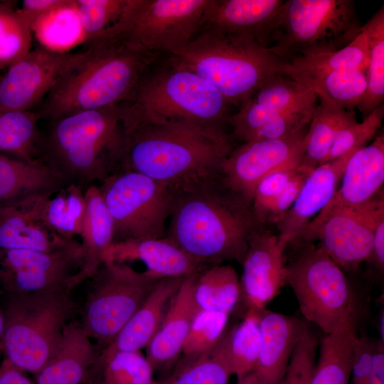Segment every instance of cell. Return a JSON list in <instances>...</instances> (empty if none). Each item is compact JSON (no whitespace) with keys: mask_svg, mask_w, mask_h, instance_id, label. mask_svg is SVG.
Masks as SVG:
<instances>
[{"mask_svg":"<svg viewBox=\"0 0 384 384\" xmlns=\"http://www.w3.org/2000/svg\"><path fill=\"white\" fill-rule=\"evenodd\" d=\"M4 326H5L4 314L3 309L1 306V304H0V359L3 353L2 343H3V338H4Z\"/></svg>","mask_w":384,"mask_h":384,"instance_id":"obj_54","label":"cell"},{"mask_svg":"<svg viewBox=\"0 0 384 384\" xmlns=\"http://www.w3.org/2000/svg\"><path fill=\"white\" fill-rule=\"evenodd\" d=\"M95 366L107 384H155L154 371L141 351L119 352Z\"/></svg>","mask_w":384,"mask_h":384,"instance_id":"obj_42","label":"cell"},{"mask_svg":"<svg viewBox=\"0 0 384 384\" xmlns=\"http://www.w3.org/2000/svg\"><path fill=\"white\" fill-rule=\"evenodd\" d=\"M375 345L365 336H356L351 368L352 384H368L373 368Z\"/></svg>","mask_w":384,"mask_h":384,"instance_id":"obj_49","label":"cell"},{"mask_svg":"<svg viewBox=\"0 0 384 384\" xmlns=\"http://www.w3.org/2000/svg\"><path fill=\"white\" fill-rule=\"evenodd\" d=\"M317 103L315 92L286 74L267 81L254 95L230 114L227 120L230 136L242 143L277 116L294 109Z\"/></svg>","mask_w":384,"mask_h":384,"instance_id":"obj_18","label":"cell"},{"mask_svg":"<svg viewBox=\"0 0 384 384\" xmlns=\"http://www.w3.org/2000/svg\"><path fill=\"white\" fill-rule=\"evenodd\" d=\"M41 117L40 112L0 106V153H7L28 162L39 160L37 148L41 131L38 122Z\"/></svg>","mask_w":384,"mask_h":384,"instance_id":"obj_35","label":"cell"},{"mask_svg":"<svg viewBox=\"0 0 384 384\" xmlns=\"http://www.w3.org/2000/svg\"><path fill=\"white\" fill-rule=\"evenodd\" d=\"M232 375L226 356V330L212 349L179 359L166 380L168 384H228Z\"/></svg>","mask_w":384,"mask_h":384,"instance_id":"obj_37","label":"cell"},{"mask_svg":"<svg viewBox=\"0 0 384 384\" xmlns=\"http://www.w3.org/2000/svg\"><path fill=\"white\" fill-rule=\"evenodd\" d=\"M308 175L299 173L279 195L270 203L265 211L260 225L277 224L292 206Z\"/></svg>","mask_w":384,"mask_h":384,"instance_id":"obj_48","label":"cell"},{"mask_svg":"<svg viewBox=\"0 0 384 384\" xmlns=\"http://www.w3.org/2000/svg\"><path fill=\"white\" fill-rule=\"evenodd\" d=\"M169 220L166 238L203 265L242 264L259 225L251 206L218 179L177 196Z\"/></svg>","mask_w":384,"mask_h":384,"instance_id":"obj_3","label":"cell"},{"mask_svg":"<svg viewBox=\"0 0 384 384\" xmlns=\"http://www.w3.org/2000/svg\"><path fill=\"white\" fill-rule=\"evenodd\" d=\"M318 339L307 325L297 341L280 384H311Z\"/></svg>","mask_w":384,"mask_h":384,"instance_id":"obj_45","label":"cell"},{"mask_svg":"<svg viewBox=\"0 0 384 384\" xmlns=\"http://www.w3.org/2000/svg\"><path fill=\"white\" fill-rule=\"evenodd\" d=\"M85 206V190L70 184L46 197L43 217L55 233L72 240L81 233Z\"/></svg>","mask_w":384,"mask_h":384,"instance_id":"obj_38","label":"cell"},{"mask_svg":"<svg viewBox=\"0 0 384 384\" xmlns=\"http://www.w3.org/2000/svg\"><path fill=\"white\" fill-rule=\"evenodd\" d=\"M155 384H168V383L166 379H164L156 381Z\"/></svg>","mask_w":384,"mask_h":384,"instance_id":"obj_56","label":"cell"},{"mask_svg":"<svg viewBox=\"0 0 384 384\" xmlns=\"http://www.w3.org/2000/svg\"><path fill=\"white\" fill-rule=\"evenodd\" d=\"M3 253H4V250L0 249V265H1V260L3 257Z\"/></svg>","mask_w":384,"mask_h":384,"instance_id":"obj_57","label":"cell"},{"mask_svg":"<svg viewBox=\"0 0 384 384\" xmlns=\"http://www.w3.org/2000/svg\"><path fill=\"white\" fill-rule=\"evenodd\" d=\"M299 173L297 167L285 168L268 174L259 182L251 204L257 225L270 203Z\"/></svg>","mask_w":384,"mask_h":384,"instance_id":"obj_47","label":"cell"},{"mask_svg":"<svg viewBox=\"0 0 384 384\" xmlns=\"http://www.w3.org/2000/svg\"><path fill=\"white\" fill-rule=\"evenodd\" d=\"M383 182L384 134L382 133L369 145L351 155L337 190L320 213L363 204L383 188Z\"/></svg>","mask_w":384,"mask_h":384,"instance_id":"obj_25","label":"cell"},{"mask_svg":"<svg viewBox=\"0 0 384 384\" xmlns=\"http://www.w3.org/2000/svg\"><path fill=\"white\" fill-rule=\"evenodd\" d=\"M186 277L161 278L113 341L98 353L95 364L103 363L116 353L145 348L159 328L172 299Z\"/></svg>","mask_w":384,"mask_h":384,"instance_id":"obj_23","label":"cell"},{"mask_svg":"<svg viewBox=\"0 0 384 384\" xmlns=\"http://www.w3.org/2000/svg\"><path fill=\"white\" fill-rule=\"evenodd\" d=\"M229 314L197 310L185 341L183 357H193L215 347L225 331Z\"/></svg>","mask_w":384,"mask_h":384,"instance_id":"obj_43","label":"cell"},{"mask_svg":"<svg viewBox=\"0 0 384 384\" xmlns=\"http://www.w3.org/2000/svg\"><path fill=\"white\" fill-rule=\"evenodd\" d=\"M283 0H210L198 31L250 37L267 48L272 23Z\"/></svg>","mask_w":384,"mask_h":384,"instance_id":"obj_22","label":"cell"},{"mask_svg":"<svg viewBox=\"0 0 384 384\" xmlns=\"http://www.w3.org/2000/svg\"><path fill=\"white\" fill-rule=\"evenodd\" d=\"M65 186L41 160L28 162L0 153V204L33 196H51Z\"/></svg>","mask_w":384,"mask_h":384,"instance_id":"obj_28","label":"cell"},{"mask_svg":"<svg viewBox=\"0 0 384 384\" xmlns=\"http://www.w3.org/2000/svg\"><path fill=\"white\" fill-rule=\"evenodd\" d=\"M357 322L326 334L321 340L320 355L311 384H348L353 359Z\"/></svg>","mask_w":384,"mask_h":384,"instance_id":"obj_33","label":"cell"},{"mask_svg":"<svg viewBox=\"0 0 384 384\" xmlns=\"http://www.w3.org/2000/svg\"><path fill=\"white\" fill-rule=\"evenodd\" d=\"M104 260L118 263L138 260L146 271L161 278L186 277L200 272L203 266L166 237L113 242Z\"/></svg>","mask_w":384,"mask_h":384,"instance_id":"obj_26","label":"cell"},{"mask_svg":"<svg viewBox=\"0 0 384 384\" xmlns=\"http://www.w3.org/2000/svg\"><path fill=\"white\" fill-rule=\"evenodd\" d=\"M85 198V213L80 234L83 265L78 275L79 284L95 274L113 240L112 219L99 186L92 184L87 187Z\"/></svg>","mask_w":384,"mask_h":384,"instance_id":"obj_29","label":"cell"},{"mask_svg":"<svg viewBox=\"0 0 384 384\" xmlns=\"http://www.w3.org/2000/svg\"><path fill=\"white\" fill-rule=\"evenodd\" d=\"M140 0H75L84 41L123 34Z\"/></svg>","mask_w":384,"mask_h":384,"instance_id":"obj_32","label":"cell"},{"mask_svg":"<svg viewBox=\"0 0 384 384\" xmlns=\"http://www.w3.org/2000/svg\"><path fill=\"white\" fill-rule=\"evenodd\" d=\"M82 265V246L76 240L50 252L4 250L0 285L6 293L72 292Z\"/></svg>","mask_w":384,"mask_h":384,"instance_id":"obj_13","label":"cell"},{"mask_svg":"<svg viewBox=\"0 0 384 384\" xmlns=\"http://www.w3.org/2000/svg\"><path fill=\"white\" fill-rule=\"evenodd\" d=\"M82 384H107L105 382L101 370L92 368L87 378Z\"/></svg>","mask_w":384,"mask_h":384,"instance_id":"obj_53","label":"cell"},{"mask_svg":"<svg viewBox=\"0 0 384 384\" xmlns=\"http://www.w3.org/2000/svg\"><path fill=\"white\" fill-rule=\"evenodd\" d=\"M70 0H24L18 11L32 31L38 20L47 14L68 6Z\"/></svg>","mask_w":384,"mask_h":384,"instance_id":"obj_50","label":"cell"},{"mask_svg":"<svg viewBox=\"0 0 384 384\" xmlns=\"http://www.w3.org/2000/svg\"><path fill=\"white\" fill-rule=\"evenodd\" d=\"M368 384H384V350L383 343L375 345L373 368Z\"/></svg>","mask_w":384,"mask_h":384,"instance_id":"obj_52","label":"cell"},{"mask_svg":"<svg viewBox=\"0 0 384 384\" xmlns=\"http://www.w3.org/2000/svg\"><path fill=\"white\" fill-rule=\"evenodd\" d=\"M236 384H257L255 378L250 373L237 378Z\"/></svg>","mask_w":384,"mask_h":384,"instance_id":"obj_55","label":"cell"},{"mask_svg":"<svg viewBox=\"0 0 384 384\" xmlns=\"http://www.w3.org/2000/svg\"><path fill=\"white\" fill-rule=\"evenodd\" d=\"M171 56L238 107L267 81L287 70L286 62L253 38L214 31H198L183 50Z\"/></svg>","mask_w":384,"mask_h":384,"instance_id":"obj_6","label":"cell"},{"mask_svg":"<svg viewBox=\"0 0 384 384\" xmlns=\"http://www.w3.org/2000/svg\"><path fill=\"white\" fill-rule=\"evenodd\" d=\"M160 55L132 43L124 34L92 41L46 97L42 117L51 121L122 104Z\"/></svg>","mask_w":384,"mask_h":384,"instance_id":"obj_2","label":"cell"},{"mask_svg":"<svg viewBox=\"0 0 384 384\" xmlns=\"http://www.w3.org/2000/svg\"><path fill=\"white\" fill-rule=\"evenodd\" d=\"M123 143L121 105L76 112L41 132L37 158L67 185L85 190L119 171Z\"/></svg>","mask_w":384,"mask_h":384,"instance_id":"obj_4","label":"cell"},{"mask_svg":"<svg viewBox=\"0 0 384 384\" xmlns=\"http://www.w3.org/2000/svg\"><path fill=\"white\" fill-rule=\"evenodd\" d=\"M356 150L318 166L307 176L292 206L276 224L277 234L289 245L331 200Z\"/></svg>","mask_w":384,"mask_h":384,"instance_id":"obj_21","label":"cell"},{"mask_svg":"<svg viewBox=\"0 0 384 384\" xmlns=\"http://www.w3.org/2000/svg\"><path fill=\"white\" fill-rule=\"evenodd\" d=\"M302 242L285 265V283L294 292L304 318L325 334L357 322V300L342 269L319 244Z\"/></svg>","mask_w":384,"mask_h":384,"instance_id":"obj_9","label":"cell"},{"mask_svg":"<svg viewBox=\"0 0 384 384\" xmlns=\"http://www.w3.org/2000/svg\"><path fill=\"white\" fill-rule=\"evenodd\" d=\"M309 88L324 95L340 108L353 112L362 102L367 90L366 71L359 68L336 70L313 83Z\"/></svg>","mask_w":384,"mask_h":384,"instance_id":"obj_40","label":"cell"},{"mask_svg":"<svg viewBox=\"0 0 384 384\" xmlns=\"http://www.w3.org/2000/svg\"><path fill=\"white\" fill-rule=\"evenodd\" d=\"M308 127L284 138L245 142L234 147L221 166L218 181L251 206L255 188L262 178L282 169L298 167Z\"/></svg>","mask_w":384,"mask_h":384,"instance_id":"obj_15","label":"cell"},{"mask_svg":"<svg viewBox=\"0 0 384 384\" xmlns=\"http://www.w3.org/2000/svg\"><path fill=\"white\" fill-rule=\"evenodd\" d=\"M287 63L286 74L309 87L327 74L344 69H363L368 65V45L361 31L347 46L330 53L294 58Z\"/></svg>","mask_w":384,"mask_h":384,"instance_id":"obj_31","label":"cell"},{"mask_svg":"<svg viewBox=\"0 0 384 384\" xmlns=\"http://www.w3.org/2000/svg\"><path fill=\"white\" fill-rule=\"evenodd\" d=\"M47 196H33L0 204V249L50 252L75 240L58 235L45 221L43 205Z\"/></svg>","mask_w":384,"mask_h":384,"instance_id":"obj_19","label":"cell"},{"mask_svg":"<svg viewBox=\"0 0 384 384\" xmlns=\"http://www.w3.org/2000/svg\"><path fill=\"white\" fill-rule=\"evenodd\" d=\"M0 384H34L22 370L6 358L0 364Z\"/></svg>","mask_w":384,"mask_h":384,"instance_id":"obj_51","label":"cell"},{"mask_svg":"<svg viewBox=\"0 0 384 384\" xmlns=\"http://www.w3.org/2000/svg\"><path fill=\"white\" fill-rule=\"evenodd\" d=\"M382 220L383 189L359 206L319 213L294 240L319 241V246L341 269L352 271L370 259L373 229Z\"/></svg>","mask_w":384,"mask_h":384,"instance_id":"obj_12","label":"cell"},{"mask_svg":"<svg viewBox=\"0 0 384 384\" xmlns=\"http://www.w3.org/2000/svg\"><path fill=\"white\" fill-rule=\"evenodd\" d=\"M113 222V242L166 237L175 196L141 173L119 171L99 186Z\"/></svg>","mask_w":384,"mask_h":384,"instance_id":"obj_11","label":"cell"},{"mask_svg":"<svg viewBox=\"0 0 384 384\" xmlns=\"http://www.w3.org/2000/svg\"><path fill=\"white\" fill-rule=\"evenodd\" d=\"M316 106L294 109L277 116L251 134L245 142L278 139L289 136L309 124Z\"/></svg>","mask_w":384,"mask_h":384,"instance_id":"obj_46","label":"cell"},{"mask_svg":"<svg viewBox=\"0 0 384 384\" xmlns=\"http://www.w3.org/2000/svg\"><path fill=\"white\" fill-rule=\"evenodd\" d=\"M306 326L304 321L295 317L265 309L260 311V347L251 372L257 384H280Z\"/></svg>","mask_w":384,"mask_h":384,"instance_id":"obj_24","label":"cell"},{"mask_svg":"<svg viewBox=\"0 0 384 384\" xmlns=\"http://www.w3.org/2000/svg\"><path fill=\"white\" fill-rule=\"evenodd\" d=\"M210 0H141L127 30L132 43L159 54L176 55L197 34Z\"/></svg>","mask_w":384,"mask_h":384,"instance_id":"obj_14","label":"cell"},{"mask_svg":"<svg viewBox=\"0 0 384 384\" xmlns=\"http://www.w3.org/2000/svg\"><path fill=\"white\" fill-rule=\"evenodd\" d=\"M383 116L384 107L381 105L361 122H356L342 128L337 133L324 163L365 146L375 137Z\"/></svg>","mask_w":384,"mask_h":384,"instance_id":"obj_44","label":"cell"},{"mask_svg":"<svg viewBox=\"0 0 384 384\" xmlns=\"http://www.w3.org/2000/svg\"><path fill=\"white\" fill-rule=\"evenodd\" d=\"M161 279L125 263L104 260L90 279L80 325L92 340L107 346Z\"/></svg>","mask_w":384,"mask_h":384,"instance_id":"obj_10","label":"cell"},{"mask_svg":"<svg viewBox=\"0 0 384 384\" xmlns=\"http://www.w3.org/2000/svg\"><path fill=\"white\" fill-rule=\"evenodd\" d=\"M256 227L242 263L241 292L248 309L262 311L285 283L284 252L289 243L278 234Z\"/></svg>","mask_w":384,"mask_h":384,"instance_id":"obj_17","label":"cell"},{"mask_svg":"<svg viewBox=\"0 0 384 384\" xmlns=\"http://www.w3.org/2000/svg\"><path fill=\"white\" fill-rule=\"evenodd\" d=\"M68 53L38 47L8 68L0 79V106L30 111L46 97L63 75L81 58Z\"/></svg>","mask_w":384,"mask_h":384,"instance_id":"obj_16","label":"cell"},{"mask_svg":"<svg viewBox=\"0 0 384 384\" xmlns=\"http://www.w3.org/2000/svg\"><path fill=\"white\" fill-rule=\"evenodd\" d=\"M261 311L248 309L238 326L226 331V356L232 375L238 377L254 369L260 347V315Z\"/></svg>","mask_w":384,"mask_h":384,"instance_id":"obj_39","label":"cell"},{"mask_svg":"<svg viewBox=\"0 0 384 384\" xmlns=\"http://www.w3.org/2000/svg\"><path fill=\"white\" fill-rule=\"evenodd\" d=\"M236 271L229 265H215L200 271L193 285V299L198 310L230 315L241 294Z\"/></svg>","mask_w":384,"mask_h":384,"instance_id":"obj_34","label":"cell"},{"mask_svg":"<svg viewBox=\"0 0 384 384\" xmlns=\"http://www.w3.org/2000/svg\"><path fill=\"white\" fill-rule=\"evenodd\" d=\"M198 272L184 279L159 328L145 348L146 358L154 373L163 376L161 380L168 377L178 361L198 310L193 299V285Z\"/></svg>","mask_w":384,"mask_h":384,"instance_id":"obj_20","label":"cell"},{"mask_svg":"<svg viewBox=\"0 0 384 384\" xmlns=\"http://www.w3.org/2000/svg\"><path fill=\"white\" fill-rule=\"evenodd\" d=\"M361 31L366 36L368 45L367 90L357 108L364 119L383 105L384 99L383 5L361 26Z\"/></svg>","mask_w":384,"mask_h":384,"instance_id":"obj_36","label":"cell"},{"mask_svg":"<svg viewBox=\"0 0 384 384\" xmlns=\"http://www.w3.org/2000/svg\"><path fill=\"white\" fill-rule=\"evenodd\" d=\"M97 356L80 321H70L56 353L36 374V384H82Z\"/></svg>","mask_w":384,"mask_h":384,"instance_id":"obj_27","label":"cell"},{"mask_svg":"<svg viewBox=\"0 0 384 384\" xmlns=\"http://www.w3.org/2000/svg\"><path fill=\"white\" fill-rule=\"evenodd\" d=\"M317 104L308 127L302 156L297 171L309 175L324 163L337 133L357 122L355 112L334 105L324 95L316 93Z\"/></svg>","mask_w":384,"mask_h":384,"instance_id":"obj_30","label":"cell"},{"mask_svg":"<svg viewBox=\"0 0 384 384\" xmlns=\"http://www.w3.org/2000/svg\"><path fill=\"white\" fill-rule=\"evenodd\" d=\"M159 60L121 104L124 129L140 123L227 122L230 105L214 86L171 55Z\"/></svg>","mask_w":384,"mask_h":384,"instance_id":"obj_5","label":"cell"},{"mask_svg":"<svg viewBox=\"0 0 384 384\" xmlns=\"http://www.w3.org/2000/svg\"><path fill=\"white\" fill-rule=\"evenodd\" d=\"M232 141L223 125L189 122L134 124L124 129L119 171L147 176L176 198L218 179L234 148Z\"/></svg>","mask_w":384,"mask_h":384,"instance_id":"obj_1","label":"cell"},{"mask_svg":"<svg viewBox=\"0 0 384 384\" xmlns=\"http://www.w3.org/2000/svg\"><path fill=\"white\" fill-rule=\"evenodd\" d=\"M71 292H5L4 358L23 372L38 374L58 349L75 311Z\"/></svg>","mask_w":384,"mask_h":384,"instance_id":"obj_7","label":"cell"},{"mask_svg":"<svg viewBox=\"0 0 384 384\" xmlns=\"http://www.w3.org/2000/svg\"><path fill=\"white\" fill-rule=\"evenodd\" d=\"M32 31L9 2L0 1V70L31 50Z\"/></svg>","mask_w":384,"mask_h":384,"instance_id":"obj_41","label":"cell"},{"mask_svg":"<svg viewBox=\"0 0 384 384\" xmlns=\"http://www.w3.org/2000/svg\"><path fill=\"white\" fill-rule=\"evenodd\" d=\"M352 0L284 1L272 23L267 48L289 60L340 50L361 32Z\"/></svg>","mask_w":384,"mask_h":384,"instance_id":"obj_8","label":"cell"}]
</instances>
